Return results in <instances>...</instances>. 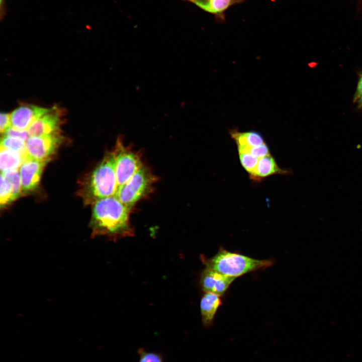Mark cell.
Returning a JSON list of instances; mask_svg holds the SVG:
<instances>
[{"instance_id":"cell-1","label":"cell","mask_w":362,"mask_h":362,"mask_svg":"<svg viewBox=\"0 0 362 362\" xmlns=\"http://www.w3.org/2000/svg\"><path fill=\"white\" fill-rule=\"evenodd\" d=\"M93 205L90 226L94 235L117 240L134 235L129 221L131 210L116 196L102 199Z\"/></svg>"},{"instance_id":"cell-2","label":"cell","mask_w":362,"mask_h":362,"mask_svg":"<svg viewBox=\"0 0 362 362\" xmlns=\"http://www.w3.org/2000/svg\"><path fill=\"white\" fill-rule=\"evenodd\" d=\"M117 190L114 155L112 151L105 155L84 181L79 194L85 205H93L102 199L116 196Z\"/></svg>"},{"instance_id":"cell-3","label":"cell","mask_w":362,"mask_h":362,"mask_svg":"<svg viewBox=\"0 0 362 362\" xmlns=\"http://www.w3.org/2000/svg\"><path fill=\"white\" fill-rule=\"evenodd\" d=\"M201 259L205 267L235 279L248 273L264 269L274 264L273 259H256L222 247L211 258L202 255Z\"/></svg>"},{"instance_id":"cell-4","label":"cell","mask_w":362,"mask_h":362,"mask_svg":"<svg viewBox=\"0 0 362 362\" xmlns=\"http://www.w3.org/2000/svg\"><path fill=\"white\" fill-rule=\"evenodd\" d=\"M156 177L148 167L142 165L128 181L117 191L116 196L131 210L139 200L153 189Z\"/></svg>"},{"instance_id":"cell-5","label":"cell","mask_w":362,"mask_h":362,"mask_svg":"<svg viewBox=\"0 0 362 362\" xmlns=\"http://www.w3.org/2000/svg\"><path fill=\"white\" fill-rule=\"evenodd\" d=\"M113 152L118 190L143 164L140 154L125 146L120 137L117 140Z\"/></svg>"},{"instance_id":"cell-6","label":"cell","mask_w":362,"mask_h":362,"mask_svg":"<svg viewBox=\"0 0 362 362\" xmlns=\"http://www.w3.org/2000/svg\"><path fill=\"white\" fill-rule=\"evenodd\" d=\"M60 133L42 136H32L26 141L28 157L49 161L63 141Z\"/></svg>"},{"instance_id":"cell-7","label":"cell","mask_w":362,"mask_h":362,"mask_svg":"<svg viewBox=\"0 0 362 362\" xmlns=\"http://www.w3.org/2000/svg\"><path fill=\"white\" fill-rule=\"evenodd\" d=\"M48 160L27 157L19 168L22 193L32 192L39 186L44 166Z\"/></svg>"},{"instance_id":"cell-8","label":"cell","mask_w":362,"mask_h":362,"mask_svg":"<svg viewBox=\"0 0 362 362\" xmlns=\"http://www.w3.org/2000/svg\"><path fill=\"white\" fill-rule=\"evenodd\" d=\"M234 279L214 269L205 267L201 273L200 284L205 293H213L221 296L225 294Z\"/></svg>"},{"instance_id":"cell-9","label":"cell","mask_w":362,"mask_h":362,"mask_svg":"<svg viewBox=\"0 0 362 362\" xmlns=\"http://www.w3.org/2000/svg\"><path fill=\"white\" fill-rule=\"evenodd\" d=\"M56 108L49 111L35 121L27 129L30 136L51 135L60 133L61 114Z\"/></svg>"},{"instance_id":"cell-10","label":"cell","mask_w":362,"mask_h":362,"mask_svg":"<svg viewBox=\"0 0 362 362\" xmlns=\"http://www.w3.org/2000/svg\"><path fill=\"white\" fill-rule=\"evenodd\" d=\"M49 110L33 105H22L11 114V126L27 130L34 121L47 113Z\"/></svg>"},{"instance_id":"cell-11","label":"cell","mask_w":362,"mask_h":362,"mask_svg":"<svg viewBox=\"0 0 362 362\" xmlns=\"http://www.w3.org/2000/svg\"><path fill=\"white\" fill-rule=\"evenodd\" d=\"M213 15L219 23L226 20V12L231 7L241 4L246 0H186Z\"/></svg>"},{"instance_id":"cell-12","label":"cell","mask_w":362,"mask_h":362,"mask_svg":"<svg viewBox=\"0 0 362 362\" xmlns=\"http://www.w3.org/2000/svg\"><path fill=\"white\" fill-rule=\"evenodd\" d=\"M221 304V296L211 293H205L200 301L201 315L203 326L209 328L213 324L215 316Z\"/></svg>"},{"instance_id":"cell-13","label":"cell","mask_w":362,"mask_h":362,"mask_svg":"<svg viewBox=\"0 0 362 362\" xmlns=\"http://www.w3.org/2000/svg\"><path fill=\"white\" fill-rule=\"evenodd\" d=\"M289 171L280 168L274 158L270 154L259 159L257 166L249 177L253 181H261L274 174H287Z\"/></svg>"},{"instance_id":"cell-14","label":"cell","mask_w":362,"mask_h":362,"mask_svg":"<svg viewBox=\"0 0 362 362\" xmlns=\"http://www.w3.org/2000/svg\"><path fill=\"white\" fill-rule=\"evenodd\" d=\"M230 134L237 145L238 152H247L250 147L265 143L261 134L255 131L239 132L233 129Z\"/></svg>"},{"instance_id":"cell-15","label":"cell","mask_w":362,"mask_h":362,"mask_svg":"<svg viewBox=\"0 0 362 362\" xmlns=\"http://www.w3.org/2000/svg\"><path fill=\"white\" fill-rule=\"evenodd\" d=\"M0 168L1 172L17 170L23 161L28 157L27 155L20 152L0 147Z\"/></svg>"},{"instance_id":"cell-16","label":"cell","mask_w":362,"mask_h":362,"mask_svg":"<svg viewBox=\"0 0 362 362\" xmlns=\"http://www.w3.org/2000/svg\"><path fill=\"white\" fill-rule=\"evenodd\" d=\"M10 184L14 200L17 199L22 193L19 171L9 170L1 172Z\"/></svg>"},{"instance_id":"cell-17","label":"cell","mask_w":362,"mask_h":362,"mask_svg":"<svg viewBox=\"0 0 362 362\" xmlns=\"http://www.w3.org/2000/svg\"><path fill=\"white\" fill-rule=\"evenodd\" d=\"M26 146V142L18 138L4 135L1 138L0 147L15 150L27 155Z\"/></svg>"},{"instance_id":"cell-18","label":"cell","mask_w":362,"mask_h":362,"mask_svg":"<svg viewBox=\"0 0 362 362\" xmlns=\"http://www.w3.org/2000/svg\"><path fill=\"white\" fill-rule=\"evenodd\" d=\"M14 201L10 184L3 174L1 173L0 189L1 207H4Z\"/></svg>"},{"instance_id":"cell-19","label":"cell","mask_w":362,"mask_h":362,"mask_svg":"<svg viewBox=\"0 0 362 362\" xmlns=\"http://www.w3.org/2000/svg\"><path fill=\"white\" fill-rule=\"evenodd\" d=\"M238 154L241 165L249 175L251 174L254 171L259 158L248 152H238Z\"/></svg>"},{"instance_id":"cell-20","label":"cell","mask_w":362,"mask_h":362,"mask_svg":"<svg viewBox=\"0 0 362 362\" xmlns=\"http://www.w3.org/2000/svg\"><path fill=\"white\" fill-rule=\"evenodd\" d=\"M139 356V362H164L162 353L148 351L143 347L139 348L137 350Z\"/></svg>"},{"instance_id":"cell-21","label":"cell","mask_w":362,"mask_h":362,"mask_svg":"<svg viewBox=\"0 0 362 362\" xmlns=\"http://www.w3.org/2000/svg\"><path fill=\"white\" fill-rule=\"evenodd\" d=\"M4 135L18 138L26 142L30 137L27 130H21L11 126L4 133Z\"/></svg>"},{"instance_id":"cell-22","label":"cell","mask_w":362,"mask_h":362,"mask_svg":"<svg viewBox=\"0 0 362 362\" xmlns=\"http://www.w3.org/2000/svg\"><path fill=\"white\" fill-rule=\"evenodd\" d=\"M247 152L258 158L270 155L269 148L265 143L258 146L250 147Z\"/></svg>"},{"instance_id":"cell-23","label":"cell","mask_w":362,"mask_h":362,"mask_svg":"<svg viewBox=\"0 0 362 362\" xmlns=\"http://www.w3.org/2000/svg\"><path fill=\"white\" fill-rule=\"evenodd\" d=\"M11 126V114L1 113L0 115L1 133L4 134L6 130Z\"/></svg>"},{"instance_id":"cell-24","label":"cell","mask_w":362,"mask_h":362,"mask_svg":"<svg viewBox=\"0 0 362 362\" xmlns=\"http://www.w3.org/2000/svg\"><path fill=\"white\" fill-rule=\"evenodd\" d=\"M362 96V73L360 74L354 96V101H356L359 97Z\"/></svg>"},{"instance_id":"cell-25","label":"cell","mask_w":362,"mask_h":362,"mask_svg":"<svg viewBox=\"0 0 362 362\" xmlns=\"http://www.w3.org/2000/svg\"><path fill=\"white\" fill-rule=\"evenodd\" d=\"M7 13L6 0H0V18L3 20Z\"/></svg>"},{"instance_id":"cell-26","label":"cell","mask_w":362,"mask_h":362,"mask_svg":"<svg viewBox=\"0 0 362 362\" xmlns=\"http://www.w3.org/2000/svg\"><path fill=\"white\" fill-rule=\"evenodd\" d=\"M357 103L358 106L360 108H362V96L359 97L357 100L356 101Z\"/></svg>"}]
</instances>
